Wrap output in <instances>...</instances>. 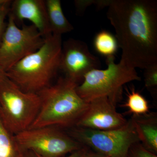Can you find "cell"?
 Masks as SVG:
<instances>
[{"label": "cell", "instance_id": "cell-20", "mask_svg": "<svg viewBox=\"0 0 157 157\" xmlns=\"http://www.w3.org/2000/svg\"><path fill=\"white\" fill-rule=\"evenodd\" d=\"M98 2V0H76L74 1L76 12L80 15L84 13L87 7L92 5L96 6Z\"/></svg>", "mask_w": 157, "mask_h": 157}, {"label": "cell", "instance_id": "cell-13", "mask_svg": "<svg viewBox=\"0 0 157 157\" xmlns=\"http://www.w3.org/2000/svg\"><path fill=\"white\" fill-rule=\"evenodd\" d=\"M45 2L52 34L62 36L73 31L74 28L65 17L61 1L46 0Z\"/></svg>", "mask_w": 157, "mask_h": 157}, {"label": "cell", "instance_id": "cell-18", "mask_svg": "<svg viewBox=\"0 0 157 157\" xmlns=\"http://www.w3.org/2000/svg\"><path fill=\"white\" fill-rule=\"evenodd\" d=\"M11 2V0H5L0 4V42L6 30L7 24L5 22V20L10 12Z\"/></svg>", "mask_w": 157, "mask_h": 157}, {"label": "cell", "instance_id": "cell-11", "mask_svg": "<svg viewBox=\"0 0 157 157\" xmlns=\"http://www.w3.org/2000/svg\"><path fill=\"white\" fill-rule=\"evenodd\" d=\"M9 13L16 24L25 19L29 20L44 39L52 34L44 0L12 1Z\"/></svg>", "mask_w": 157, "mask_h": 157}, {"label": "cell", "instance_id": "cell-6", "mask_svg": "<svg viewBox=\"0 0 157 157\" xmlns=\"http://www.w3.org/2000/svg\"><path fill=\"white\" fill-rule=\"evenodd\" d=\"M70 129L68 134L82 146L107 157H127L130 147L140 142L131 118L125 125L116 130Z\"/></svg>", "mask_w": 157, "mask_h": 157}, {"label": "cell", "instance_id": "cell-16", "mask_svg": "<svg viewBox=\"0 0 157 157\" xmlns=\"http://www.w3.org/2000/svg\"><path fill=\"white\" fill-rule=\"evenodd\" d=\"M123 106L128 108L129 112L134 116L143 115L149 113L146 99L140 93L135 91L134 89L128 93L127 102Z\"/></svg>", "mask_w": 157, "mask_h": 157}, {"label": "cell", "instance_id": "cell-21", "mask_svg": "<svg viewBox=\"0 0 157 157\" xmlns=\"http://www.w3.org/2000/svg\"><path fill=\"white\" fill-rule=\"evenodd\" d=\"M88 149V148L84 146L80 149L72 153L70 155L68 156L63 157H85L86 152H87ZM36 155L38 157H41L39 155Z\"/></svg>", "mask_w": 157, "mask_h": 157}, {"label": "cell", "instance_id": "cell-23", "mask_svg": "<svg viewBox=\"0 0 157 157\" xmlns=\"http://www.w3.org/2000/svg\"><path fill=\"white\" fill-rule=\"evenodd\" d=\"M6 76V72L2 67H0V81L5 78Z\"/></svg>", "mask_w": 157, "mask_h": 157}, {"label": "cell", "instance_id": "cell-19", "mask_svg": "<svg viewBox=\"0 0 157 157\" xmlns=\"http://www.w3.org/2000/svg\"><path fill=\"white\" fill-rule=\"evenodd\" d=\"M127 157H157V155L149 151L140 142L130 147Z\"/></svg>", "mask_w": 157, "mask_h": 157}, {"label": "cell", "instance_id": "cell-12", "mask_svg": "<svg viewBox=\"0 0 157 157\" xmlns=\"http://www.w3.org/2000/svg\"><path fill=\"white\" fill-rule=\"evenodd\" d=\"M136 133L140 143L146 149L157 153V117L155 113L140 116H132Z\"/></svg>", "mask_w": 157, "mask_h": 157}, {"label": "cell", "instance_id": "cell-22", "mask_svg": "<svg viewBox=\"0 0 157 157\" xmlns=\"http://www.w3.org/2000/svg\"><path fill=\"white\" fill-rule=\"evenodd\" d=\"M85 157H107L103 155L98 154L95 152L92 151L90 150L89 149H88L87 152L85 155Z\"/></svg>", "mask_w": 157, "mask_h": 157}, {"label": "cell", "instance_id": "cell-7", "mask_svg": "<svg viewBox=\"0 0 157 157\" xmlns=\"http://www.w3.org/2000/svg\"><path fill=\"white\" fill-rule=\"evenodd\" d=\"M15 136L25 150L41 157H63L84 147L58 127L28 129Z\"/></svg>", "mask_w": 157, "mask_h": 157}, {"label": "cell", "instance_id": "cell-17", "mask_svg": "<svg viewBox=\"0 0 157 157\" xmlns=\"http://www.w3.org/2000/svg\"><path fill=\"white\" fill-rule=\"evenodd\" d=\"M144 77L147 89L155 98L157 94V64L144 69Z\"/></svg>", "mask_w": 157, "mask_h": 157}, {"label": "cell", "instance_id": "cell-4", "mask_svg": "<svg viewBox=\"0 0 157 157\" xmlns=\"http://www.w3.org/2000/svg\"><path fill=\"white\" fill-rule=\"evenodd\" d=\"M114 57L107 58L105 70L94 69L84 76L76 91L82 98L89 102L93 99L106 97L116 105L121 101L123 86L134 81H140L135 69L121 61L116 64Z\"/></svg>", "mask_w": 157, "mask_h": 157}, {"label": "cell", "instance_id": "cell-5", "mask_svg": "<svg viewBox=\"0 0 157 157\" xmlns=\"http://www.w3.org/2000/svg\"><path fill=\"white\" fill-rule=\"evenodd\" d=\"M40 107L38 93L23 91L7 76L0 81V117L12 134L29 128Z\"/></svg>", "mask_w": 157, "mask_h": 157}, {"label": "cell", "instance_id": "cell-2", "mask_svg": "<svg viewBox=\"0 0 157 157\" xmlns=\"http://www.w3.org/2000/svg\"><path fill=\"white\" fill-rule=\"evenodd\" d=\"M78 85L65 77H60L39 94L40 110L29 129L44 127L73 128L88 107L89 102L76 91Z\"/></svg>", "mask_w": 157, "mask_h": 157}, {"label": "cell", "instance_id": "cell-1", "mask_svg": "<svg viewBox=\"0 0 157 157\" xmlns=\"http://www.w3.org/2000/svg\"><path fill=\"white\" fill-rule=\"evenodd\" d=\"M107 16L122 50L121 62L144 70L157 64V1L111 0Z\"/></svg>", "mask_w": 157, "mask_h": 157}, {"label": "cell", "instance_id": "cell-24", "mask_svg": "<svg viewBox=\"0 0 157 157\" xmlns=\"http://www.w3.org/2000/svg\"><path fill=\"white\" fill-rule=\"evenodd\" d=\"M24 157H38L33 152L27 151Z\"/></svg>", "mask_w": 157, "mask_h": 157}, {"label": "cell", "instance_id": "cell-25", "mask_svg": "<svg viewBox=\"0 0 157 157\" xmlns=\"http://www.w3.org/2000/svg\"><path fill=\"white\" fill-rule=\"evenodd\" d=\"M5 0H0V4L1 3H3V2H5Z\"/></svg>", "mask_w": 157, "mask_h": 157}, {"label": "cell", "instance_id": "cell-15", "mask_svg": "<svg viewBox=\"0 0 157 157\" xmlns=\"http://www.w3.org/2000/svg\"><path fill=\"white\" fill-rule=\"evenodd\" d=\"M94 46L98 53L107 58L114 57L119 47L115 36L105 30L101 31L96 35Z\"/></svg>", "mask_w": 157, "mask_h": 157}, {"label": "cell", "instance_id": "cell-9", "mask_svg": "<svg viewBox=\"0 0 157 157\" xmlns=\"http://www.w3.org/2000/svg\"><path fill=\"white\" fill-rule=\"evenodd\" d=\"M101 67L100 59L91 53L85 42L70 39L62 45L59 70L71 81L78 85L86 74Z\"/></svg>", "mask_w": 157, "mask_h": 157}, {"label": "cell", "instance_id": "cell-14", "mask_svg": "<svg viewBox=\"0 0 157 157\" xmlns=\"http://www.w3.org/2000/svg\"><path fill=\"white\" fill-rule=\"evenodd\" d=\"M26 151L0 117V157H24Z\"/></svg>", "mask_w": 157, "mask_h": 157}, {"label": "cell", "instance_id": "cell-3", "mask_svg": "<svg viewBox=\"0 0 157 157\" xmlns=\"http://www.w3.org/2000/svg\"><path fill=\"white\" fill-rule=\"evenodd\" d=\"M62 45V36L52 34L38 50L6 71V76L23 91L39 93L52 84L59 70Z\"/></svg>", "mask_w": 157, "mask_h": 157}, {"label": "cell", "instance_id": "cell-10", "mask_svg": "<svg viewBox=\"0 0 157 157\" xmlns=\"http://www.w3.org/2000/svg\"><path fill=\"white\" fill-rule=\"evenodd\" d=\"M116 105L106 97L93 99L75 127L98 130L109 131L121 128L128 120L117 112Z\"/></svg>", "mask_w": 157, "mask_h": 157}, {"label": "cell", "instance_id": "cell-8", "mask_svg": "<svg viewBox=\"0 0 157 157\" xmlns=\"http://www.w3.org/2000/svg\"><path fill=\"white\" fill-rule=\"evenodd\" d=\"M6 30L0 42V67L5 72L17 63L38 50L45 39L35 26H17L9 13Z\"/></svg>", "mask_w": 157, "mask_h": 157}]
</instances>
